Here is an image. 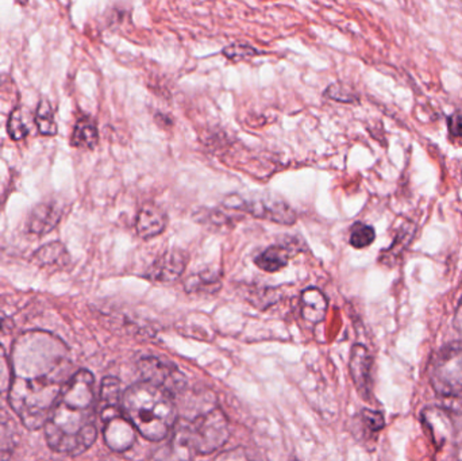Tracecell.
Returning a JSON list of instances; mask_svg holds the SVG:
<instances>
[{
    "instance_id": "6da1fadb",
    "label": "cell",
    "mask_w": 462,
    "mask_h": 461,
    "mask_svg": "<svg viewBox=\"0 0 462 461\" xmlns=\"http://www.w3.org/2000/svg\"><path fill=\"white\" fill-rule=\"evenodd\" d=\"M10 363L8 405L27 429H40L73 376L69 349L53 333L27 330L14 343Z\"/></svg>"
},
{
    "instance_id": "7a4b0ae2",
    "label": "cell",
    "mask_w": 462,
    "mask_h": 461,
    "mask_svg": "<svg viewBox=\"0 0 462 461\" xmlns=\"http://www.w3.org/2000/svg\"><path fill=\"white\" fill-rule=\"evenodd\" d=\"M95 379L87 370L73 373L43 425L46 443L57 454L78 456L97 438Z\"/></svg>"
},
{
    "instance_id": "3957f363",
    "label": "cell",
    "mask_w": 462,
    "mask_h": 461,
    "mask_svg": "<svg viewBox=\"0 0 462 461\" xmlns=\"http://www.w3.org/2000/svg\"><path fill=\"white\" fill-rule=\"evenodd\" d=\"M122 410L135 430L151 441L167 438L178 419L172 395L146 382L124 392Z\"/></svg>"
},
{
    "instance_id": "277c9868",
    "label": "cell",
    "mask_w": 462,
    "mask_h": 461,
    "mask_svg": "<svg viewBox=\"0 0 462 461\" xmlns=\"http://www.w3.org/2000/svg\"><path fill=\"white\" fill-rule=\"evenodd\" d=\"M430 382L442 408L462 414V343L449 344L436 355Z\"/></svg>"
},
{
    "instance_id": "5b68a950",
    "label": "cell",
    "mask_w": 462,
    "mask_h": 461,
    "mask_svg": "<svg viewBox=\"0 0 462 461\" xmlns=\"http://www.w3.org/2000/svg\"><path fill=\"white\" fill-rule=\"evenodd\" d=\"M224 207L227 210L242 211L254 218L265 219L280 225H293L296 222V214L292 207L282 198L268 192L229 195L225 198Z\"/></svg>"
},
{
    "instance_id": "8992f818",
    "label": "cell",
    "mask_w": 462,
    "mask_h": 461,
    "mask_svg": "<svg viewBox=\"0 0 462 461\" xmlns=\"http://www.w3.org/2000/svg\"><path fill=\"white\" fill-rule=\"evenodd\" d=\"M189 441L197 454L208 455L218 451L230 438L229 420L219 409H211L187 425Z\"/></svg>"
},
{
    "instance_id": "52a82bcc",
    "label": "cell",
    "mask_w": 462,
    "mask_h": 461,
    "mask_svg": "<svg viewBox=\"0 0 462 461\" xmlns=\"http://www.w3.org/2000/svg\"><path fill=\"white\" fill-rule=\"evenodd\" d=\"M138 370L143 382L160 387L172 397L186 389V378L171 362L157 357H145L138 363Z\"/></svg>"
},
{
    "instance_id": "ba28073f",
    "label": "cell",
    "mask_w": 462,
    "mask_h": 461,
    "mask_svg": "<svg viewBox=\"0 0 462 461\" xmlns=\"http://www.w3.org/2000/svg\"><path fill=\"white\" fill-rule=\"evenodd\" d=\"M307 251L306 243L300 237L288 235L285 240L269 246L254 259V264L265 272H279L287 267L290 260L296 254Z\"/></svg>"
},
{
    "instance_id": "9c48e42d",
    "label": "cell",
    "mask_w": 462,
    "mask_h": 461,
    "mask_svg": "<svg viewBox=\"0 0 462 461\" xmlns=\"http://www.w3.org/2000/svg\"><path fill=\"white\" fill-rule=\"evenodd\" d=\"M189 257L183 251L171 249L154 260L146 271L145 278L153 283L171 284L181 278L186 271Z\"/></svg>"
},
{
    "instance_id": "30bf717a",
    "label": "cell",
    "mask_w": 462,
    "mask_h": 461,
    "mask_svg": "<svg viewBox=\"0 0 462 461\" xmlns=\"http://www.w3.org/2000/svg\"><path fill=\"white\" fill-rule=\"evenodd\" d=\"M103 438L113 451H127L135 443V428L125 414H119L103 421Z\"/></svg>"
},
{
    "instance_id": "8fae6325",
    "label": "cell",
    "mask_w": 462,
    "mask_h": 461,
    "mask_svg": "<svg viewBox=\"0 0 462 461\" xmlns=\"http://www.w3.org/2000/svg\"><path fill=\"white\" fill-rule=\"evenodd\" d=\"M372 365H374V360H372L368 349L360 346V344L353 346L349 363L350 375H352L358 394L364 400H369V397H371Z\"/></svg>"
},
{
    "instance_id": "7c38bea8",
    "label": "cell",
    "mask_w": 462,
    "mask_h": 461,
    "mask_svg": "<svg viewBox=\"0 0 462 461\" xmlns=\"http://www.w3.org/2000/svg\"><path fill=\"white\" fill-rule=\"evenodd\" d=\"M168 217L165 211L159 206L143 205L135 219V232L143 240H152L157 235H162L167 229Z\"/></svg>"
},
{
    "instance_id": "4fadbf2b",
    "label": "cell",
    "mask_w": 462,
    "mask_h": 461,
    "mask_svg": "<svg viewBox=\"0 0 462 461\" xmlns=\"http://www.w3.org/2000/svg\"><path fill=\"white\" fill-rule=\"evenodd\" d=\"M194 452L187 432V425H181L175 430L172 438L157 449L154 461H191Z\"/></svg>"
},
{
    "instance_id": "5bb4252c",
    "label": "cell",
    "mask_w": 462,
    "mask_h": 461,
    "mask_svg": "<svg viewBox=\"0 0 462 461\" xmlns=\"http://www.w3.org/2000/svg\"><path fill=\"white\" fill-rule=\"evenodd\" d=\"M61 208L54 202L40 203L27 219V230L34 235H45L56 229L61 219Z\"/></svg>"
},
{
    "instance_id": "9a60e30c",
    "label": "cell",
    "mask_w": 462,
    "mask_h": 461,
    "mask_svg": "<svg viewBox=\"0 0 462 461\" xmlns=\"http://www.w3.org/2000/svg\"><path fill=\"white\" fill-rule=\"evenodd\" d=\"M124 413L122 410L121 383L116 378L103 379L99 395V416L102 421Z\"/></svg>"
},
{
    "instance_id": "2e32d148",
    "label": "cell",
    "mask_w": 462,
    "mask_h": 461,
    "mask_svg": "<svg viewBox=\"0 0 462 461\" xmlns=\"http://www.w3.org/2000/svg\"><path fill=\"white\" fill-rule=\"evenodd\" d=\"M328 300L320 290L310 287L301 292V316L306 321L311 322V324L322 322L328 313Z\"/></svg>"
},
{
    "instance_id": "e0dca14e",
    "label": "cell",
    "mask_w": 462,
    "mask_h": 461,
    "mask_svg": "<svg viewBox=\"0 0 462 461\" xmlns=\"http://www.w3.org/2000/svg\"><path fill=\"white\" fill-rule=\"evenodd\" d=\"M69 254L60 241L45 244L32 254V263L41 268H62L69 263Z\"/></svg>"
},
{
    "instance_id": "ac0fdd59",
    "label": "cell",
    "mask_w": 462,
    "mask_h": 461,
    "mask_svg": "<svg viewBox=\"0 0 462 461\" xmlns=\"http://www.w3.org/2000/svg\"><path fill=\"white\" fill-rule=\"evenodd\" d=\"M99 143V133H97V124L91 116H83L76 122L73 129L70 143L78 149H86L92 151Z\"/></svg>"
},
{
    "instance_id": "d6986e66",
    "label": "cell",
    "mask_w": 462,
    "mask_h": 461,
    "mask_svg": "<svg viewBox=\"0 0 462 461\" xmlns=\"http://www.w3.org/2000/svg\"><path fill=\"white\" fill-rule=\"evenodd\" d=\"M35 124H37L41 134L46 135V137H53L57 134L56 119H54L53 108L49 100H40L37 113H35Z\"/></svg>"
},
{
    "instance_id": "ffe728a7",
    "label": "cell",
    "mask_w": 462,
    "mask_h": 461,
    "mask_svg": "<svg viewBox=\"0 0 462 461\" xmlns=\"http://www.w3.org/2000/svg\"><path fill=\"white\" fill-rule=\"evenodd\" d=\"M374 238H376V232H374V227L357 222V224L352 226L349 243L353 248L364 249L368 248V246L374 243Z\"/></svg>"
},
{
    "instance_id": "44dd1931",
    "label": "cell",
    "mask_w": 462,
    "mask_h": 461,
    "mask_svg": "<svg viewBox=\"0 0 462 461\" xmlns=\"http://www.w3.org/2000/svg\"><path fill=\"white\" fill-rule=\"evenodd\" d=\"M11 387V363L5 348L0 346V410L8 403V392Z\"/></svg>"
},
{
    "instance_id": "7402d4cb",
    "label": "cell",
    "mask_w": 462,
    "mask_h": 461,
    "mask_svg": "<svg viewBox=\"0 0 462 461\" xmlns=\"http://www.w3.org/2000/svg\"><path fill=\"white\" fill-rule=\"evenodd\" d=\"M219 289V276L211 272L198 273L187 281V291L213 292Z\"/></svg>"
},
{
    "instance_id": "603a6c76",
    "label": "cell",
    "mask_w": 462,
    "mask_h": 461,
    "mask_svg": "<svg viewBox=\"0 0 462 461\" xmlns=\"http://www.w3.org/2000/svg\"><path fill=\"white\" fill-rule=\"evenodd\" d=\"M7 132L14 141L24 140L27 134H29V129H27L26 124H24L21 108L16 107L8 116Z\"/></svg>"
},
{
    "instance_id": "cb8c5ba5",
    "label": "cell",
    "mask_w": 462,
    "mask_h": 461,
    "mask_svg": "<svg viewBox=\"0 0 462 461\" xmlns=\"http://www.w3.org/2000/svg\"><path fill=\"white\" fill-rule=\"evenodd\" d=\"M258 54H260V51L257 49L246 45V43H231L224 49V56L234 62L250 59V57L258 56Z\"/></svg>"
},
{
    "instance_id": "d4e9b609",
    "label": "cell",
    "mask_w": 462,
    "mask_h": 461,
    "mask_svg": "<svg viewBox=\"0 0 462 461\" xmlns=\"http://www.w3.org/2000/svg\"><path fill=\"white\" fill-rule=\"evenodd\" d=\"M326 97L330 99L337 100V102L352 103L357 100V95L344 84H331L325 91Z\"/></svg>"
},
{
    "instance_id": "484cf974",
    "label": "cell",
    "mask_w": 462,
    "mask_h": 461,
    "mask_svg": "<svg viewBox=\"0 0 462 461\" xmlns=\"http://www.w3.org/2000/svg\"><path fill=\"white\" fill-rule=\"evenodd\" d=\"M361 417H363L365 427L368 428L369 430H372V432H379V430L384 428L385 422L382 413L365 409V410H363V413H361Z\"/></svg>"
},
{
    "instance_id": "4316f807",
    "label": "cell",
    "mask_w": 462,
    "mask_h": 461,
    "mask_svg": "<svg viewBox=\"0 0 462 461\" xmlns=\"http://www.w3.org/2000/svg\"><path fill=\"white\" fill-rule=\"evenodd\" d=\"M216 461H253V459L244 448H236L231 449V451L222 452Z\"/></svg>"
},
{
    "instance_id": "83f0119b",
    "label": "cell",
    "mask_w": 462,
    "mask_h": 461,
    "mask_svg": "<svg viewBox=\"0 0 462 461\" xmlns=\"http://www.w3.org/2000/svg\"><path fill=\"white\" fill-rule=\"evenodd\" d=\"M448 127L453 137H462V111H457L449 116Z\"/></svg>"
},
{
    "instance_id": "f1b7e54d",
    "label": "cell",
    "mask_w": 462,
    "mask_h": 461,
    "mask_svg": "<svg viewBox=\"0 0 462 461\" xmlns=\"http://www.w3.org/2000/svg\"><path fill=\"white\" fill-rule=\"evenodd\" d=\"M453 324H455L456 329H457V332L462 336V298L460 303H458L457 310H456Z\"/></svg>"
},
{
    "instance_id": "f546056e",
    "label": "cell",
    "mask_w": 462,
    "mask_h": 461,
    "mask_svg": "<svg viewBox=\"0 0 462 461\" xmlns=\"http://www.w3.org/2000/svg\"><path fill=\"white\" fill-rule=\"evenodd\" d=\"M2 324H3V318H2V316H0V327H2Z\"/></svg>"
},
{
    "instance_id": "4dcf8cb0",
    "label": "cell",
    "mask_w": 462,
    "mask_h": 461,
    "mask_svg": "<svg viewBox=\"0 0 462 461\" xmlns=\"http://www.w3.org/2000/svg\"><path fill=\"white\" fill-rule=\"evenodd\" d=\"M458 461H462V451L460 452V457H458Z\"/></svg>"
},
{
    "instance_id": "1f68e13d",
    "label": "cell",
    "mask_w": 462,
    "mask_h": 461,
    "mask_svg": "<svg viewBox=\"0 0 462 461\" xmlns=\"http://www.w3.org/2000/svg\"><path fill=\"white\" fill-rule=\"evenodd\" d=\"M293 461H299V460H293Z\"/></svg>"
}]
</instances>
